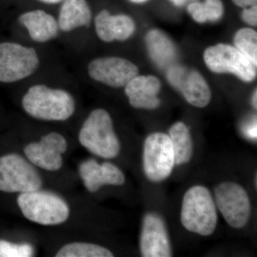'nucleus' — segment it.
<instances>
[{
    "label": "nucleus",
    "instance_id": "nucleus-1",
    "mask_svg": "<svg viewBox=\"0 0 257 257\" xmlns=\"http://www.w3.org/2000/svg\"><path fill=\"white\" fill-rule=\"evenodd\" d=\"M24 112L32 119L47 122H63L73 116L77 101L66 88L35 82L29 86L21 98Z\"/></svg>",
    "mask_w": 257,
    "mask_h": 257
},
{
    "label": "nucleus",
    "instance_id": "nucleus-2",
    "mask_svg": "<svg viewBox=\"0 0 257 257\" xmlns=\"http://www.w3.org/2000/svg\"><path fill=\"white\" fill-rule=\"evenodd\" d=\"M78 141L87 151L101 158H114L121 150L111 115L101 108L93 109L84 120L79 130Z\"/></svg>",
    "mask_w": 257,
    "mask_h": 257
},
{
    "label": "nucleus",
    "instance_id": "nucleus-3",
    "mask_svg": "<svg viewBox=\"0 0 257 257\" xmlns=\"http://www.w3.org/2000/svg\"><path fill=\"white\" fill-rule=\"evenodd\" d=\"M17 203L28 220L42 226L63 224L70 216L67 202L55 193L38 190L19 194Z\"/></svg>",
    "mask_w": 257,
    "mask_h": 257
},
{
    "label": "nucleus",
    "instance_id": "nucleus-4",
    "mask_svg": "<svg viewBox=\"0 0 257 257\" xmlns=\"http://www.w3.org/2000/svg\"><path fill=\"white\" fill-rule=\"evenodd\" d=\"M41 65V56L35 47L15 41L0 42V83L28 80Z\"/></svg>",
    "mask_w": 257,
    "mask_h": 257
},
{
    "label": "nucleus",
    "instance_id": "nucleus-5",
    "mask_svg": "<svg viewBox=\"0 0 257 257\" xmlns=\"http://www.w3.org/2000/svg\"><path fill=\"white\" fill-rule=\"evenodd\" d=\"M217 211L214 199L207 187L197 185L184 194L181 222L191 232L209 236L215 231Z\"/></svg>",
    "mask_w": 257,
    "mask_h": 257
},
{
    "label": "nucleus",
    "instance_id": "nucleus-6",
    "mask_svg": "<svg viewBox=\"0 0 257 257\" xmlns=\"http://www.w3.org/2000/svg\"><path fill=\"white\" fill-rule=\"evenodd\" d=\"M42 176L26 158L18 153L0 157V192L21 193L42 188Z\"/></svg>",
    "mask_w": 257,
    "mask_h": 257
},
{
    "label": "nucleus",
    "instance_id": "nucleus-7",
    "mask_svg": "<svg viewBox=\"0 0 257 257\" xmlns=\"http://www.w3.org/2000/svg\"><path fill=\"white\" fill-rule=\"evenodd\" d=\"M175 165L173 147L168 135L151 134L144 145L143 168L145 176L153 182H160L170 177Z\"/></svg>",
    "mask_w": 257,
    "mask_h": 257
},
{
    "label": "nucleus",
    "instance_id": "nucleus-8",
    "mask_svg": "<svg viewBox=\"0 0 257 257\" xmlns=\"http://www.w3.org/2000/svg\"><path fill=\"white\" fill-rule=\"evenodd\" d=\"M215 204L231 227L241 229L249 219L251 204L246 191L239 184L223 182L214 190Z\"/></svg>",
    "mask_w": 257,
    "mask_h": 257
},
{
    "label": "nucleus",
    "instance_id": "nucleus-9",
    "mask_svg": "<svg viewBox=\"0 0 257 257\" xmlns=\"http://www.w3.org/2000/svg\"><path fill=\"white\" fill-rule=\"evenodd\" d=\"M204 60L208 68L216 73H232L246 82L256 78V66L236 47L225 44L208 47Z\"/></svg>",
    "mask_w": 257,
    "mask_h": 257
},
{
    "label": "nucleus",
    "instance_id": "nucleus-10",
    "mask_svg": "<svg viewBox=\"0 0 257 257\" xmlns=\"http://www.w3.org/2000/svg\"><path fill=\"white\" fill-rule=\"evenodd\" d=\"M88 77L107 87L122 88L138 75L136 64L123 57L109 56L93 58L86 66Z\"/></svg>",
    "mask_w": 257,
    "mask_h": 257
},
{
    "label": "nucleus",
    "instance_id": "nucleus-11",
    "mask_svg": "<svg viewBox=\"0 0 257 257\" xmlns=\"http://www.w3.org/2000/svg\"><path fill=\"white\" fill-rule=\"evenodd\" d=\"M68 148L67 139L62 134L50 132L39 141L28 144L24 149L25 157L36 167L57 172L63 165V155Z\"/></svg>",
    "mask_w": 257,
    "mask_h": 257
},
{
    "label": "nucleus",
    "instance_id": "nucleus-12",
    "mask_svg": "<svg viewBox=\"0 0 257 257\" xmlns=\"http://www.w3.org/2000/svg\"><path fill=\"white\" fill-rule=\"evenodd\" d=\"M167 78L192 106L203 108L210 102V88L202 74L197 71L176 66L168 71Z\"/></svg>",
    "mask_w": 257,
    "mask_h": 257
},
{
    "label": "nucleus",
    "instance_id": "nucleus-13",
    "mask_svg": "<svg viewBox=\"0 0 257 257\" xmlns=\"http://www.w3.org/2000/svg\"><path fill=\"white\" fill-rule=\"evenodd\" d=\"M140 246L143 256H172V246L167 226L162 216L158 214L147 213L144 216Z\"/></svg>",
    "mask_w": 257,
    "mask_h": 257
},
{
    "label": "nucleus",
    "instance_id": "nucleus-14",
    "mask_svg": "<svg viewBox=\"0 0 257 257\" xmlns=\"http://www.w3.org/2000/svg\"><path fill=\"white\" fill-rule=\"evenodd\" d=\"M17 21L29 39L37 45L55 41L61 35L57 17L43 9H32L20 13Z\"/></svg>",
    "mask_w": 257,
    "mask_h": 257
},
{
    "label": "nucleus",
    "instance_id": "nucleus-15",
    "mask_svg": "<svg viewBox=\"0 0 257 257\" xmlns=\"http://www.w3.org/2000/svg\"><path fill=\"white\" fill-rule=\"evenodd\" d=\"M78 171L84 187L91 193L105 185L121 186L125 183L122 171L110 162L99 164L95 159H87L79 164Z\"/></svg>",
    "mask_w": 257,
    "mask_h": 257
},
{
    "label": "nucleus",
    "instance_id": "nucleus-16",
    "mask_svg": "<svg viewBox=\"0 0 257 257\" xmlns=\"http://www.w3.org/2000/svg\"><path fill=\"white\" fill-rule=\"evenodd\" d=\"M92 26L98 38L106 43L126 41L133 36L136 29L133 19L128 15H113L105 9L93 18Z\"/></svg>",
    "mask_w": 257,
    "mask_h": 257
},
{
    "label": "nucleus",
    "instance_id": "nucleus-17",
    "mask_svg": "<svg viewBox=\"0 0 257 257\" xmlns=\"http://www.w3.org/2000/svg\"><path fill=\"white\" fill-rule=\"evenodd\" d=\"M56 17L61 35H69L90 28L94 15L87 0H63Z\"/></svg>",
    "mask_w": 257,
    "mask_h": 257
},
{
    "label": "nucleus",
    "instance_id": "nucleus-18",
    "mask_svg": "<svg viewBox=\"0 0 257 257\" xmlns=\"http://www.w3.org/2000/svg\"><path fill=\"white\" fill-rule=\"evenodd\" d=\"M124 88L128 102L133 107L155 109L160 105L157 94L160 91L161 82L155 76L137 75Z\"/></svg>",
    "mask_w": 257,
    "mask_h": 257
},
{
    "label": "nucleus",
    "instance_id": "nucleus-19",
    "mask_svg": "<svg viewBox=\"0 0 257 257\" xmlns=\"http://www.w3.org/2000/svg\"><path fill=\"white\" fill-rule=\"evenodd\" d=\"M146 43L152 60L159 65H167L175 58L176 50L173 42L160 30H150L147 34Z\"/></svg>",
    "mask_w": 257,
    "mask_h": 257
},
{
    "label": "nucleus",
    "instance_id": "nucleus-20",
    "mask_svg": "<svg viewBox=\"0 0 257 257\" xmlns=\"http://www.w3.org/2000/svg\"><path fill=\"white\" fill-rule=\"evenodd\" d=\"M169 138L175 153V165H184L192 159L193 142L188 127L182 121L171 126Z\"/></svg>",
    "mask_w": 257,
    "mask_h": 257
},
{
    "label": "nucleus",
    "instance_id": "nucleus-21",
    "mask_svg": "<svg viewBox=\"0 0 257 257\" xmlns=\"http://www.w3.org/2000/svg\"><path fill=\"white\" fill-rule=\"evenodd\" d=\"M56 257H112L114 254L107 248L89 242H71L62 246Z\"/></svg>",
    "mask_w": 257,
    "mask_h": 257
},
{
    "label": "nucleus",
    "instance_id": "nucleus-22",
    "mask_svg": "<svg viewBox=\"0 0 257 257\" xmlns=\"http://www.w3.org/2000/svg\"><path fill=\"white\" fill-rule=\"evenodd\" d=\"M236 48L254 66H257V34L249 28H243L234 37Z\"/></svg>",
    "mask_w": 257,
    "mask_h": 257
},
{
    "label": "nucleus",
    "instance_id": "nucleus-23",
    "mask_svg": "<svg viewBox=\"0 0 257 257\" xmlns=\"http://www.w3.org/2000/svg\"><path fill=\"white\" fill-rule=\"evenodd\" d=\"M35 254V248L28 242L15 243L0 239V257H30Z\"/></svg>",
    "mask_w": 257,
    "mask_h": 257
},
{
    "label": "nucleus",
    "instance_id": "nucleus-24",
    "mask_svg": "<svg viewBox=\"0 0 257 257\" xmlns=\"http://www.w3.org/2000/svg\"><path fill=\"white\" fill-rule=\"evenodd\" d=\"M202 4L207 21H217L224 14V6L221 0H205Z\"/></svg>",
    "mask_w": 257,
    "mask_h": 257
},
{
    "label": "nucleus",
    "instance_id": "nucleus-25",
    "mask_svg": "<svg viewBox=\"0 0 257 257\" xmlns=\"http://www.w3.org/2000/svg\"><path fill=\"white\" fill-rule=\"evenodd\" d=\"M187 10L192 18L197 23H203L207 21L202 3L194 2L188 5Z\"/></svg>",
    "mask_w": 257,
    "mask_h": 257
},
{
    "label": "nucleus",
    "instance_id": "nucleus-26",
    "mask_svg": "<svg viewBox=\"0 0 257 257\" xmlns=\"http://www.w3.org/2000/svg\"><path fill=\"white\" fill-rule=\"evenodd\" d=\"M242 19L245 23L256 26L257 24V7L256 5L250 7L249 8H245L242 13Z\"/></svg>",
    "mask_w": 257,
    "mask_h": 257
},
{
    "label": "nucleus",
    "instance_id": "nucleus-27",
    "mask_svg": "<svg viewBox=\"0 0 257 257\" xmlns=\"http://www.w3.org/2000/svg\"><path fill=\"white\" fill-rule=\"evenodd\" d=\"M243 133L251 140H256V119L248 123L243 128Z\"/></svg>",
    "mask_w": 257,
    "mask_h": 257
},
{
    "label": "nucleus",
    "instance_id": "nucleus-28",
    "mask_svg": "<svg viewBox=\"0 0 257 257\" xmlns=\"http://www.w3.org/2000/svg\"><path fill=\"white\" fill-rule=\"evenodd\" d=\"M235 5L241 8H248L256 5L257 0H232Z\"/></svg>",
    "mask_w": 257,
    "mask_h": 257
},
{
    "label": "nucleus",
    "instance_id": "nucleus-29",
    "mask_svg": "<svg viewBox=\"0 0 257 257\" xmlns=\"http://www.w3.org/2000/svg\"><path fill=\"white\" fill-rule=\"evenodd\" d=\"M35 2L40 3V4L48 5V6H55L59 5L63 0H35Z\"/></svg>",
    "mask_w": 257,
    "mask_h": 257
},
{
    "label": "nucleus",
    "instance_id": "nucleus-30",
    "mask_svg": "<svg viewBox=\"0 0 257 257\" xmlns=\"http://www.w3.org/2000/svg\"><path fill=\"white\" fill-rule=\"evenodd\" d=\"M189 0H170L174 5L177 7L183 6Z\"/></svg>",
    "mask_w": 257,
    "mask_h": 257
},
{
    "label": "nucleus",
    "instance_id": "nucleus-31",
    "mask_svg": "<svg viewBox=\"0 0 257 257\" xmlns=\"http://www.w3.org/2000/svg\"><path fill=\"white\" fill-rule=\"evenodd\" d=\"M256 90H255L254 94H253V98H252V103H253V106H254L255 109H256Z\"/></svg>",
    "mask_w": 257,
    "mask_h": 257
},
{
    "label": "nucleus",
    "instance_id": "nucleus-32",
    "mask_svg": "<svg viewBox=\"0 0 257 257\" xmlns=\"http://www.w3.org/2000/svg\"><path fill=\"white\" fill-rule=\"evenodd\" d=\"M128 1L135 3V4H141V3H145L147 0H128Z\"/></svg>",
    "mask_w": 257,
    "mask_h": 257
}]
</instances>
